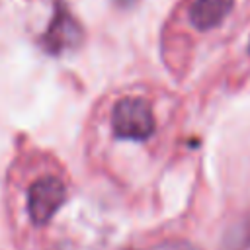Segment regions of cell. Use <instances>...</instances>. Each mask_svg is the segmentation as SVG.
<instances>
[{
  "label": "cell",
  "instance_id": "6da1fadb",
  "mask_svg": "<svg viewBox=\"0 0 250 250\" xmlns=\"http://www.w3.org/2000/svg\"><path fill=\"white\" fill-rule=\"evenodd\" d=\"M111 131L123 141H145L154 129L156 121L152 109L143 98H123L111 109Z\"/></svg>",
  "mask_w": 250,
  "mask_h": 250
},
{
  "label": "cell",
  "instance_id": "7a4b0ae2",
  "mask_svg": "<svg viewBox=\"0 0 250 250\" xmlns=\"http://www.w3.org/2000/svg\"><path fill=\"white\" fill-rule=\"evenodd\" d=\"M66 201V188L57 176H43L35 180L27 189V213L29 219L43 227L47 225L61 205Z\"/></svg>",
  "mask_w": 250,
  "mask_h": 250
},
{
  "label": "cell",
  "instance_id": "3957f363",
  "mask_svg": "<svg viewBox=\"0 0 250 250\" xmlns=\"http://www.w3.org/2000/svg\"><path fill=\"white\" fill-rule=\"evenodd\" d=\"M82 39V27L78 25V21L74 20V16L66 10V6L62 2L57 4L55 12H53V20L47 27V31L41 37L43 47L49 53H61L66 49H72L80 43Z\"/></svg>",
  "mask_w": 250,
  "mask_h": 250
},
{
  "label": "cell",
  "instance_id": "277c9868",
  "mask_svg": "<svg viewBox=\"0 0 250 250\" xmlns=\"http://www.w3.org/2000/svg\"><path fill=\"white\" fill-rule=\"evenodd\" d=\"M232 6L234 0H195L188 10V18L195 29L209 31L223 23Z\"/></svg>",
  "mask_w": 250,
  "mask_h": 250
},
{
  "label": "cell",
  "instance_id": "5b68a950",
  "mask_svg": "<svg viewBox=\"0 0 250 250\" xmlns=\"http://www.w3.org/2000/svg\"><path fill=\"white\" fill-rule=\"evenodd\" d=\"M146 250H199V248L186 242V240H168V242H160L156 246H150Z\"/></svg>",
  "mask_w": 250,
  "mask_h": 250
},
{
  "label": "cell",
  "instance_id": "8992f818",
  "mask_svg": "<svg viewBox=\"0 0 250 250\" xmlns=\"http://www.w3.org/2000/svg\"><path fill=\"white\" fill-rule=\"evenodd\" d=\"M115 2H117V4H121V6H127V4H131L133 0H115Z\"/></svg>",
  "mask_w": 250,
  "mask_h": 250
},
{
  "label": "cell",
  "instance_id": "52a82bcc",
  "mask_svg": "<svg viewBox=\"0 0 250 250\" xmlns=\"http://www.w3.org/2000/svg\"><path fill=\"white\" fill-rule=\"evenodd\" d=\"M248 51H250V43H248Z\"/></svg>",
  "mask_w": 250,
  "mask_h": 250
}]
</instances>
